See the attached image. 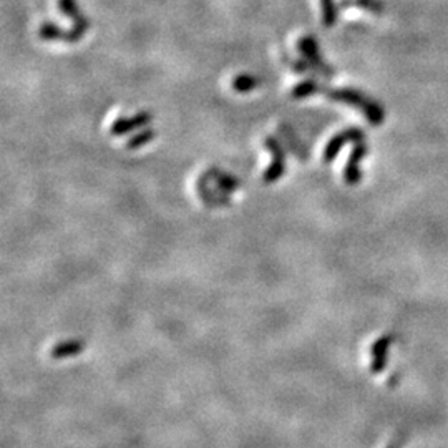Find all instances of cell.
<instances>
[{
    "instance_id": "cell-16",
    "label": "cell",
    "mask_w": 448,
    "mask_h": 448,
    "mask_svg": "<svg viewBox=\"0 0 448 448\" xmlns=\"http://www.w3.org/2000/svg\"><path fill=\"white\" fill-rule=\"evenodd\" d=\"M387 448H395V445H389Z\"/></svg>"
},
{
    "instance_id": "cell-12",
    "label": "cell",
    "mask_w": 448,
    "mask_h": 448,
    "mask_svg": "<svg viewBox=\"0 0 448 448\" xmlns=\"http://www.w3.org/2000/svg\"><path fill=\"white\" fill-rule=\"evenodd\" d=\"M39 35H40V39L47 40V42H50V40H63L65 30H62L59 26H54V23L47 22L40 27Z\"/></svg>"
},
{
    "instance_id": "cell-9",
    "label": "cell",
    "mask_w": 448,
    "mask_h": 448,
    "mask_svg": "<svg viewBox=\"0 0 448 448\" xmlns=\"http://www.w3.org/2000/svg\"><path fill=\"white\" fill-rule=\"evenodd\" d=\"M299 50L303 52L304 57H307L309 62L317 65V67H324L323 62H320L319 55H317V47H316V40L312 37H304L301 39L299 42ZM325 68V67H324Z\"/></svg>"
},
{
    "instance_id": "cell-13",
    "label": "cell",
    "mask_w": 448,
    "mask_h": 448,
    "mask_svg": "<svg viewBox=\"0 0 448 448\" xmlns=\"http://www.w3.org/2000/svg\"><path fill=\"white\" fill-rule=\"evenodd\" d=\"M258 85H259V80L254 79V77H251V75H239V77H236L233 81V88L236 90V92H241V93L251 92V90L258 87Z\"/></svg>"
},
{
    "instance_id": "cell-2",
    "label": "cell",
    "mask_w": 448,
    "mask_h": 448,
    "mask_svg": "<svg viewBox=\"0 0 448 448\" xmlns=\"http://www.w3.org/2000/svg\"><path fill=\"white\" fill-rule=\"evenodd\" d=\"M266 146L269 150H271L272 153V165L269 166V168L264 171V183H267V185H271V183H276L278 179L283 178L284 171H286V156H284V150L283 146L279 145V141L276 140V138L269 136L266 138Z\"/></svg>"
},
{
    "instance_id": "cell-10",
    "label": "cell",
    "mask_w": 448,
    "mask_h": 448,
    "mask_svg": "<svg viewBox=\"0 0 448 448\" xmlns=\"http://www.w3.org/2000/svg\"><path fill=\"white\" fill-rule=\"evenodd\" d=\"M154 138V130L152 128H146L143 132H140L138 134H134L128 140V143H126V148L128 150H138L141 148V146H145L146 143H150V141H153Z\"/></svg>"
},
{
    "instance_id": "cell-11",
    "label": "cell",
    "mask_w": 448,
    "mask_h": 448,
    "mask_svg": "<svg viewBox=\"0 0 448 448\" xmlns=\"http://www.w3.org/2000/svg\"><path fill=\"white\" fill-rule=\"evenodd\" d=\"M319 85L316 83V81L314 80H304V81H301L299 85H297V87L292 90V96H294V99H305V96H311L312 93H316V92H319Z\"/></svg>"
},
{
    "instance_id": "cell-14",
    "label": "cell",
    "mask_w": 448,
    "mask_h": 448,
    "mask_svg": "<svg viewBox=\"0 0 448 448\" xmlns=\"http://www.w3.org/2000/svg\"><path fill=\"white\" fill-rule=\"evenodd\" d=\"M323 3V20L325 27H332L337 20V7L334 0H320Z\"/></svg>"
},
{
    "instance_id": "cell-3",
    "label": "cell",
    "mask_w": 448,
    "mask_h": 448,
    "mask_svg": "<svg viewBox=\"0 0 448 448\" xmlns=\"http://www.w3.org/2000/svg\"><path fill=\"white\" fill-rule=\"evenodd\" d=\"M358 141H364V132H362V130H358V128L344 130V132L336 134V136L329 141L327 146H325L324 161L331 163L334 158L339 154L342 146L347 145V143H358Z\"/></svg>"
},
{
    "instance_id": "cell-5",
    "label": "cell",
    "mask_w": 448,
    "mask_h": 448,
    "mask_svg": "<svg viewBox=\"0 0 448 448\" xmlns=\"http://www.w3.org/2000/svg\"><path fill=\"white\" fill-rule=\"evenodd\" d=\"M394 342L392 336H382L380 339L374 342L370 354H372V364H370V372L380 374L387 367V357H389L390 344Z\"/></svg>"
},
{
    "instance_id": "cell-8",
    "label": "cell",
    "mask_w": 448,
    "mask_h": 448,
    "mask_svg": "<svg viewBox=\"0 0 448 448\" xmlns=\"http://www.w3.org/2000/svg\"><path fill=\"white\" fill-rule=\"evenodd\" d=\"M59 9L73 20V26H88V20L81 14L77 0H59Z\"/></svg>"
},
{
    "instance_id": "cell-15",
    "label": "cell",
    "mask_w": 448,
    "mask_h": 448,
    "mask_svg": "<svg viewBox=\"0 0 448 448\" xmlns=\"http://www.w3.org/2000/svg\"><path fill=\"white\" fill-rule=\"evenodd\" d=\"M218 176H216V181H218V188L221 191H234L239 186V181L230 174H223L219 171H216Z\"/></svg>"
},
{
    "instance_id": "cell-4",
    "label": "cell",
    "mask_w": 448,
    "mask_h": 448,
    "mask_svg": "<svg viewBox=\"0 0 448 448\" xmlns=\"http://www.w3.org/2000/svg\"><path fill=\"white\" fill-rule=\"evenodd\" d=\"M367 154V145L364 141H358L354 146L352 153H350L347 165H345L344 170V179L347 185H357L362 179V171H360V161L364 160V156Z\"/></svg>"
},
{
    "instance_id": "cell-1",
    "label": "cell",
    "mask_w": 448,
    "mask_h": 448,
    "mask_svg": "<svg viewBox=\"0 0 448 448\" xmlns=\"http://www.w3.org/2000/svg\"><path fill=\"white\" fill-rule=\"evenodd\" d=\"M329 99L344 101V103L357 107L372 125H380L385 118V113L380 105L376 103L374 100H369L367 96L362 95V93L357 92V90H352V88L336 90V92L329 93Z\"/></svg>"
},
{
    "instance_id": "cell-7",
    "label": "cell",
    "mask_w": 448,
    "mask_h": 448,
    "mask_svg": "<svg viewBox=\"0 0 448 448\" xmlns=\"http://www.w3.org/2000/svg\"><path fill=\"white\" fill-rule=\"evenodd\" d=\"M83 349H85V342L83 340H80V339L63 340V342H60V344H57V345H54V347H52L50 357L57 358V360H60V358H67V357L77 356V354L83 352Z\"/></svg>"
},
{
    "instance_id": "cell-6",
    "label": "cell",
    "mask_w": 448,
    "mask_h": 448,
    "mask_svg": "<svg viewBox=\"0 0 448 448\" xmlns=\"http://www.w3.org/2000/svg\"><path fill=\"white\" fill-rule=\"evenodd\" d=\"M153 115L150 112H141L138 115H134L133 118H118L115 123L112 125V132L113 136H121V134L133 132V130L141 128V126H146L152 121Z\"/></svg>"
}]
</instances>
